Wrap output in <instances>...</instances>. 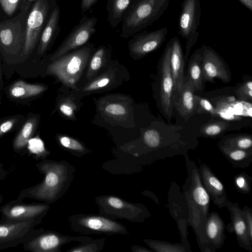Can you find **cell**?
Listing matches in <instances>:
<instances>
[{"label":"cell","instance_id":"1","mask_svg":"<svg viewBox=\"0 0 252 252\" xmlns=\"http://www.w3.org/2000/svg\"><path fill=\"white\" fill-rule=\"evenodd\" d=\"M184 157L188 176L182 192L188 210V225L192 228L199 247L204 241V225L209 212L210 198L202 183L198 167L187 154Z\"/></svg>","mask_w":252,"mask_h":252},{"label":"cell","instance_id":"2","mask_svg":"<svg viewBox=\"0 0 252 252\" xmlns=\"http://www.w3.org/2000/svg\"><path fill=\"white\" fill-rule=\"evenodd\" d=\"M45 175L38 185L26 189L20 197H29L47 202H52L60 197L65 191L72 178V169L65 162L43 161L36 165Z\"/></svg>","mask_w":252,"mask_h":252},{"label":"cell","instance_id":"3","mask_svg":"<svg viewBox=\"0 0 252 252\" xmlns=\"http://www.w3.org/2000/svg\"><path fill=\"white\" fill-rule=\"evenodd\" d=\"M93 45L89 43L53 61L47 73L56 76L64 85L75 87L91 57Z\"/></svg>","mask_w":252,"mask_h":252},{"label":"cell","instance_id":"4","mask_svg":"<svg viewBox=\"0 0 252 252\" xmlns=\"http://www.w3.org/2000/svg\"><path fill=\"white\" fill-rule=\"evenodd\" d=\"M155 1L131 0L122 21L121 37L133 36L158 19L154 7Z\"/></svg>","mask_w":252,"mask_h":252},{"label":"cell","instance_id":"5","mask_svg":"<svg viewBox=\"0 0 252 252\" xmlns=\"http://www.w3.org/2000/svg\"><path fill=\"white\" fill-rule=\"evenodd\" d=\"M53 0H37L27 18L23 54L29 55L39 42L48 17L54 8Z\"/></svg>","mask_w":252,"mask_h":252},{"label":"cell","instance_id":"6","mask_svg":"<svg viewBox=\"0 0 252 252\" xmlns=\"http://www.w3.org/2000/svg\"><path fill=\"white\" fill-rule=\"evenodd\" d=\"M42 219L27 221L0 222V250L24 244L44 231L35 227Z\"/></svg>","mask_w":252,"mask_h":252},{"label":"cell","instance_id":"7","mask_svg":"<svg viewBox=\"0 0 252 252\" xmlns=\"http://www.w3.org/2000/svg\"><path fill=\"white\" fill-rule=\"evenodd\" d=\"M200 17V0L183 1L179 19L178 32L186 40L185 61H187L191 47L197 40Z\"/></svg>","mask_w":252,"mask_h":252},{"label":"cell","instance_id":"8","mask_svg":"<svg viewBox=\"0 0 252 252\" xmlns=\"http://www.w3.org/2000/svg\"><path fill=\"white\" fill-rule=\"evenodd\" d=\"M28 13L21 12L11 19L0 22V47L5 52L13 54L23 49Z\"/></svg>","mask_w":252,"mask_h":252},{"label":"cell","instance_id":"9","mask_svg":"<svg viewBox=\"0 0 252 252\" xmlns=\"http://www.w3.org/2000/svg\"><path fill=\"white\" fill-rule=\"evenodd\" d=\"M171 43L166 45L159 64V107L161 113L171 121L173 108L174 83L170 66V56Z\"/></svg>","mask_w":252,"mask_h":252},{"label":"cell","instance_id":"10","mask_svg":"<svg viewBox=\"0 0 252 252\" xmlns=\"http://www.w3.org/2000/svg\"><path fill=\"white\" fill-rule=\"evenodd\" d=\"M169 213L175 220L179 231L181 243L188 252H192L188 240L189 213L185 198L177 183L172 181L168 190Z\"/></svg>","mask_w":252,"mask_h":252},{"label":"cell","instance_id":"11","mask_svg":"<svg viewBox=\"0 0 252 252\" xmlns=\"http://www.w3.org/2000/svg\"><path fill=\"white\" fill-rule=\"evenodd\" d=\"M97 22L95 17L84 16L54 53L51 59L54 61L86 44L95 32Z\"/></svg>","mask_w":252,"mask_h":252},{"label":"cell","instance_id":"12","mask_svg":"<svg viewBox=\"0 0 252 252\" xmlns=\"http://www.w3.org/2000/svg\"><path fill=\"white\" fill-rule=\"evenodd\" d=\"M49 209L47 204H26L20 200L11 201L2 206L1 222H14L42 219Z\"/></svg>","mask_w":252,"mask_h":252},{"label":"cell","instance_id":"13","mask_svg":"<svg viewBox=\"0 0 252 252\" xmlns=\"http://www.w3.org/2000/svg\"><path fill=\"white\" fill-rule=\"evenodd\" d=\"M202 68L205 82L214 83L219 79L225 83L231 80V73L225 62L211 47H202Z\"/></svg>","mask_w":252,"mask_h":252},{"label":"cell","instance_id":"14","mask_svg":"<svg viewBox=\"0 0 252 252\" xmlns=\"http://www.w3.org/2000/svg\"><path fill=\"white\" fill-rule=\"evenodd\" d=\"M225 224L216 212L209 213L204 230V241L199 247L202 252H216L223 245L225 240Z\"/></svg>","mask_w":252,"mask_h":252},{"label":"cell","instance_id":"15","mask_svg":"<svg viewBox=\"0 0 252 252\" xmlns=\"http://www.w3.org/2000/svg\"><path fill=\"white\" fill-rule=\"evenodd\" d=\"M88 238L72 237L53 231L42 232L24 244V249L33 252H56L62 245L72 241L86 242Z\"/></svg>","mask_w":252,"mask_h":252},{"label":"cell","instance_id":"16","mask_svg":"<svg viewBox=\"0 0 252 252\" xmlns=\"http://www.w3.org/2000/svg\"><path fill=\"white\" fill-rule=\"evenodd\" d=\"M168 29L162 27L148 32L135 34L129 41L130 54L142 58L158 49L166 40Z\"/></svg>","mask_w":252,"mask_h":252},{"label":"cell","instance_id":"17","mask_svg":"<svg viewBox=\"0 0 252 252\" xmlns=\"http://www.w3.org/2000/svg\"><path fill=\"white\" fill-rule=\"evenodd\" d=\"M78 231L85 232H99L105 234H125L126 228L118 222L108 218L95 215L77 216L73 222Z\"/></svg>","mask_w":252,"mask_h":252},{"label":"cell","instance_id":"18","mask_svg":"<svg viewBox=\"0 0 252 252\" xmlns=\"http://www.w3.org/2000/svg\"><path fill=\"white\" fill-rule=\"evenodd\" d=\"M104 203V205H102L104 206L105 212L108 211L109 214L113 213V215L131 221H144L145 219L150 216L144 205L129 203L117 197H106Z\"/></svg>","mask_w":252,"mask_h":252},{"label":"cell","instance_id":"19","mask_svg":"<svg viewBox=\"0 0 252 252\" xmlns=\"http://www.w3.org/2000/svg\"><path fill=\"white\" fill-rule=\"evenodd\" d=\"M198 169L203 186L214 204L219 209L226 207L229 199L222 182L206 164H201Z\"/></svg>","mask_w":252,"mask_h":252},{"label":"cell","instance_id":"20","mask_svg":"<svg viewBox=\"0 0 252 252\" xmlns=\"http://www.w3.org/2000/svg\"><path fill=\"white\" fill-rule=\"evenodd\" d=\"M226 207L230 214L231 222L225 226V228L229 232L235 234L238 245L241 248L251 252L252 240L249 237L241 208L237 203H232L229 200Z\"/></svg>","mask_w":252,"mask_h":252},{"label":"cell","instance_id":"21","mask_svg":"<svg viewBox=\"0 0 252 252\" xmlns=\"http://www.w3.org/2000/svg\"><path fill=\"white\" fill-rule=\"evenodd\" d=\"M171 49L170 66L174 83V94L182 91L185 76L184 75L185 58L182 47L179 38L175 36L170 39Z\"/></svg>","mask_w":252,"mask_h":252},{"label":"cell","instance_id":"22","mask_svg":"<svg viewBox=\"0 0 252 252\" xmlns=\"http://www.w3.org/2000/svg\"><path fill=\"white\" fill-rule=\"evenodd\" d=\"M194 93L191 83L185 76L182 91L173 95V107L186 121L196 113L197 104Z\"/></svg>","mask_w":252,"mask_h":252},{"label":"cell","instance_id":"23","mask_svg":"<svg viewBox=\"0 0 252 252\" xmlns=\"http://www.w3.org/2000/svg\"><path fill=\"white\" fill-rule=\"evenodd\" d=\"M60 8L56 4L51 12L39 40L37 52L43 54L58 35L60 28Z\"/></svg>","mask_w":252,"mask_h":252},{"label":"cell","instance_id":"24","mask_svg":"<svg viewBox=\"0 0 252 252\" xmlns=\"http://www.w3.org/2000/svg\"><path fill=\"white\" fill-rule=\"evenodd\" d=\"M202 48L196 50L191 56L188 65V72L186 77L190 81L194 92H201L203 90L204 82L202 68Z\"/></svg>","mask_w":252,"mask_h":252},{"label":"cell","instance_id":"25","mask_svg":"<svg viewBox=\"0 0 252 252\" xmlns=\"http://www.w3.org/2000/svg\"><path fill=\"white\" fill-rule=\"evenodd\" d=\"M220 150L234 167L246 168L252 162V150L230 148L219 145Z\"/></svg>","mask_w":252,"mask_h":252},{"label":"cell","instance_id":"26","mask_svg":"<svg viewBox=\"0 0 252 252\" xmlns=\"http://www.w3.org/2000/svg\"><path fill=\"white\" fill-rule=\"evenodd\" d=\"M131 0H107L106 9L107 20L113 28L122 22L124 15Z\"/></svg>","mask_w":252,"mask_h":252},{"label":"cell","instance_id":"27","mask_svg":"<svg viewBox=\"0 0 252 252\" xmlns=\"http://www.w3.org/2000/svg\"><path fill=\"white\" fill-rule=\"evenodd\" d=\"M45 89V87L41 85L29 84L19 81L13 84L9 92L13 97L26 98L37 95Z\"/></svg>","mask_w":252,"mask_h":252},{"label":"cell","instance_id":"28","mask_svg":"<svg viewBox=\"0 0 252 252\" xmlns=\"http://www.w3.org/2000/svg\"><path fill=\"white\" fill-rule=\"evenodd\" d=\"M219 145L232 149L252 150V137L249 135L228 136L222 139Z\"/></svg>","mask_w":252,"mask_h":252},{"label":"cell","instance_id":"29","mask_svg":"<svg viewBox=\"0 0 252 252\" xmlns=\"http://www.w3.org/2000/svg\"><path fill=\"white\" fill-rule=\"evenodd\" d=\"M144 241L152 250L156 252H188L182 243H172L155 239H145Z\"/></svg>","mask_w":252,"mask_h":252},{"label":"cell","instance_id":"30","mask_svg":"<svg viewBox=\"0 0 252 252\" xmlns=\"http://www.w3.org/2000/svg\"><path fill=\"white\" fill-rule=\"evenodd\" d=\"M35 125V120L33 119L25 123L14 141L16 150L21 149L26 146L32 134Z\"/></svg>","mask_w":252,"mask_h":252},{"label":"cell","instance_id":"31","mask_svg":"<svg viewBox=\"0 0 252 252\" xmlns=\"http://www.w3.org/2000/svg\"><path fill=\"white\" fill-rule=\"evenodd\" d=\"M228 124L225 121L208 122L201 127L200 133L206 137H217L225 131Z\"/></svg>","mask_w":252,"mask_h":252},{"label":"cell","instance_id":"32","mask_svg":"<svg viewBox=\"0 0 252 252\" xmlns=\"http://www.w3.org/2000/svg\"><path fill=\"white\" fill-rule=\"evenodd\" d=\"M106 55V49L104 46L100 47L92 57L86 77L91 80L101 67Z\"/></svg>","mask_w":252,"mask_h":252},{"label":"cell","instance_id":"33","mask_svg":"<svg viewBox=\"0 0 252 252\" xmlns=\"http://www.w3.org/2000/svg\"><path fill=\"white\" fill-rule=\"evenodd\" d=\"M233 182L237 191L241 194H248L251 192L252 178L242 172L234 177Z\"/></svg>","mask_w":252,"mask_h":252},{"label":"cell","instance_id":"34","mask_svg":"<svg viewBox=\"0 0 252 252\" xmlns=\"http://www.w3.org/2000/svg\"><path fill=\"white\" fill-rule=\"evenodd\" d=\"M215 109L219 117H221L224 120H238L240 117L238 116L234 115L231 112L232 108L229 102L226 101L225 99L221 98L216 103Z\"/></svg>","mask_w":252,"mask_h":252},{"label":"cell","instance_id":"35","mask_svg":"<svg viewBox=\"0 0 252 252\" xmlns=\"http://www.w3.org/2000/svg\"><path fill=\"white\" fill-rule=\"evenodd\" d=\"M197 107L196 113L197 114H209L214 118H218L215 106L207 99L195 94Z\"/></svg>","mask_w":252,"mask_h":252},{"label":"cell","instance_id":"36","mask_svg":"<svg viewBox=\"0 0 252 252\" xmlns=\"http://www.w3.org/2000/svg\"><path fill=\"white\" fill-rule=\"evenodd\" d=\"M110 81V76L103 75L89 83L83 88L82 90L84 92L94 91L106 86Z\"/></svg>","mask_w":252,"mask_h":252},{"label":"cell","instance_id":"37","mask_svg":"<svg viewBox=\"0 0 252 252\" xmlns=\"http://www.w3.org/2000/svg\"><path fill=\"white\" fill-rule=\"evenodd\" d=\"M59 139L61 144L67 149L79 153H84L85 151L83 145L73 138L62 136H60Z\"/></svg>","mask_w":252,"mask_h":252},{"label":"cell","instance_id":"38","mask_svg":"<svg viewBox=\"0 0 252 252\" xmlns=\"http://www.w3.org/2000/svg\"><path fill=\"white\" fill-rule=\"evenodd\" d=\"M236 94L239 100H251L252 99V81H247L241 85L236 90Z\"/></svg>","mask_w":252,"mask_h":252},{"label":"cell","instance_id":"39","mask_svg":"<svg viewBox=\"0 0 252 252\" xmlns=\"http://www.w3.org/2000/svg\"><path fill=\"white\" fill-rule=\"evenodd\" d=\"M22 0H0V5L8 16H13L20 7Z\"/></svg>","mask_w":252,"mask_h":252},{"label":"cell","instance_id":"40","mask_svg":"<svg viewBox=\"0 0 252 252\" xmlns=\"http://www.w3.org/2000/svg\"><path fill=\"white\" fill-rule=\"evenodd\" d=\"M105 111L113 116H124L126 113L125 107L118 103H110L107 105L105 108Z\"/></svg>","mask_w":252,"mask_h":252},{"label":"cell","instance_id":"41","mask_svg":"<svg viewBox=\"0 0 252 252\" xmlns=\"http://www.w3.org/2000/svg\"><path fill=\"white\" fill-rule=\"evenodd\" d=\"M76 108L75 104L68 99H65L59 106L61 112L68 117H72L74 116V111Z\"/></svg>","mask_w":252,"mask_h":252},{"label":"cell","instance_id":"42","mask_svg":"<svg viewBox=\"0 0 252 252\" xmlns=\"http://www.w3.org/2000/svg\"><path fill=\"white\" fill-rule=\"evenodd\" d=\"M100 244L97 245L96 241L90 244H86L72 248L69 252H95L99 251L98 249H100Z\"/></svg>","mask_w":252,"mask_h":252},{"label":"cell","instance_id":"43","mask_svg":"<svg viewBox=\"0 0 252 252\" xmlns=\"http://www.w3.org/2000/svg\"><path fill=\"white\" fill-rule=\"evenodd\" d=\"M241 209L247 227L249 237L252 240V209L247 205L244 206Z\"/></svg>","mask_w":252,"mask_h":252},{"label":"cell","instance_id":"44","mask_svg":"<svg viewBox=\"0 0 252 252\" xmlns=\"http://www.w3.org/2000/svg\"><path fill=\"white\" fill-rule=\"evenodd\" d=\"M29 148L34 153H42L45 152L44 144L38 137L30 139L28 141Z\"/></svg>","mask_w":252,"mask_h":252},{"label":"cell","instance_id":"45","mask_svg":"<svg viewBox=\"0 0 252 252\" xmlns=\"http://www.w3.org/2000/svg\"><path fill=\"white\" fill-rule=\"evenodd\" d=\"M170 0H156L154 7L158 19L168 7Z\"/></svg>","mask_w":252,"mask_h":252},{"label":"cell","instance_id":"46","mask_svg":"<svg viewBox=\"0 0 252 252\" xmlns=\"http://www.w3.org/2000/svg\"><path fill=\"white\" fill-rule=\"evenodd\" d=\"M14 122V120H10L6 121L0 125V137L12 128Z\"/></svg>","mask_w":252,"mask_h":252},{"label":"cell","instance_id":"47","mask_svg":"<svg viewBox=\"0 0 252 252\" xmlns=\"http://www.w3.org/2000/svg\"><path fill=\"white\" fill-rule=\"evenodd\" d=\"M98 0H81V11L84 13L94 5Z\"/></svg>","mask_w":252,"mask_h":252},{"label":"cell","instance_id":"48","mask_svg":"<svg viewBox=\"0 0 252 252\" xmlns=\"http://www.w3.org/2000/svg\"><path fill=\"white\" fill-rule=\"evenodd\" d=\"M37 0H22L20 9L21 12H29L32 6Z\"/></svg>","mask_w":252,"mask_h":252},{"label":"cell","instance_id":"49","mask_svg":"<svg viewBox=\"0 0 252 252\" xmlns=\"http://www.w3.org/2000/svg\"><path fill=\"white\" fill-rule=\"evenodd\" d=\"M132 250L136 252H153L151 249H148L139 246H134L132 247Z\"/></svg>","mask_w":252,"mask_h":252},{"label":"cell","instance_id":"50","mask_svg":"<svg viewBox=\"0 0 252 252\" xmlns=\"http://www.w3.org/2000/svg\"><path fill=\"white\" fill-rule=\"evenodd\" d=\"M243 5L252 11V0H238Z\"/></svg>","mask_w":252,"mask_h":252},{"label":"cell","instance_id":"51","mask_svg":"<svg viewBox=\"0 0 252 252\" xmlns=\"http://www.w3.org/2000/svg\"><path fill=\"white\" fill-rule=\"evenodd\" d=\"M4 171L2 168V166L0 165V176L1 175H4Z\"/></svg>","mask_w":252,"mask_h":252},{"label":"cell","instance_id":"52","mask_svg":"<svg viewBox=\"0 0 252 252\" xmlns=\"http://www.w3.org/2000/svg\"><path fill=\"white\" fill-rule=\"evenodd\" d=\"M1 80V71H0V82Z\"/></svg>","mask_w":252,"mask_h":252},{"label":"cell","instance_id":"53","mask_svg":"<svg viewBox=\"0 0 252 252\" xmlns=\"http://www.w3.org/2000/svg\"></svg>","mask_w":252,"mask_h":252}]
</instances>
